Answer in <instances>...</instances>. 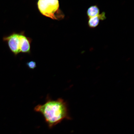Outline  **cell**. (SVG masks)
<instances>
[{
    "label": "cell",
    "mask_w": 134,
    "mask_h": 134,
    "mask_svg": "<svg viewBox=\"0 0 134 134\" xmlns=\"http://www.w3.org/2000/svg\"><path fill=\"white\" fill-rule=\"evenodd\" d=\"M37 6L40 13L47 17L57 20L64 18L65 15L60 9L58 0H38Z\"/></svg>",
    "instance_id": "3957f363"
},
{
    "label": "cell",
    "mask_w": 134,
    "mask_h": 134,
    "mask_svg": "<svg viewBox=\"0 0 134 134\" xmlns=\"http://www.w3.org/2000/svg\"><path fill=\"white\" fill-rule=\"evenodd\" d=\"M3 41L7 43L8 47L13 54L17 55L20 53H31V38L27 37L24 32H13L3 38Z\"/></svg>",
    "instance_id": "7a4b0ae2"
},
{
    "label": "cell",
    "mask_w": 134,
    "mask_h": 134,
    "mask_svg": "<svg viewBox=\"0 0 134 134\" xmlns=\"http://www.w3.org/2000/svg\"><path fill=\"white\" fill-rule=\"evenodd\" d=\"M27 66L31 69H34L36 67V64L35 62L31 61L26 63Z\"/></svg>",
    "instance_id": "8992f818"
},
{
    "label": "cell",
    "mask_w": 134,
    "mask_h": 134,
    "mask_svg": "<svg viewBox=\"0 0 134 134\" xmlns=\"http://www.w3.org/2000/svg\"><path fill=\"white\" fill-rule=\"evenodd\" d=\"M100 13V9L98 6L97 5H93L88 8L87 14L88 18H90L98 15Z\"/></svg>",
    "instance_id": "5b68a950"
},
{
    "label": "cell",
    "mask_w": 134,
    "mask_h": 134,
    "mask_svg": "<svg viewBox=\"0 0 134 134\" xmlns=\"http://www.w3.org/2000/svg\"><path fill=\"white\" fill-rule=\"evenodd\" d=\"M105 13L103 12L98 15L89 18L88 25L90 28L97 27L99 24L100 21H103L106 19Z\"/></svg>",
    "instance_id": "277c9868"
},
{
    "label": "cell",
    "mask_w": 134,
    "mask_h": 134,
    "mask_svg": "<svg viewBox=\"0 0 134 134\" xmlns=\"http://www.w3.org/2000/svg\"><path fill=\"white\" fill-rule=\"evenodd\" d=\"M35 111L41 113L50 128H52L64 119L71 120L68 104L63 99L56 100L47 97L44 104L38 105L35 107Z\"/></svg>",
    "instance_id": "6da1fadb"
}]
</instances>
